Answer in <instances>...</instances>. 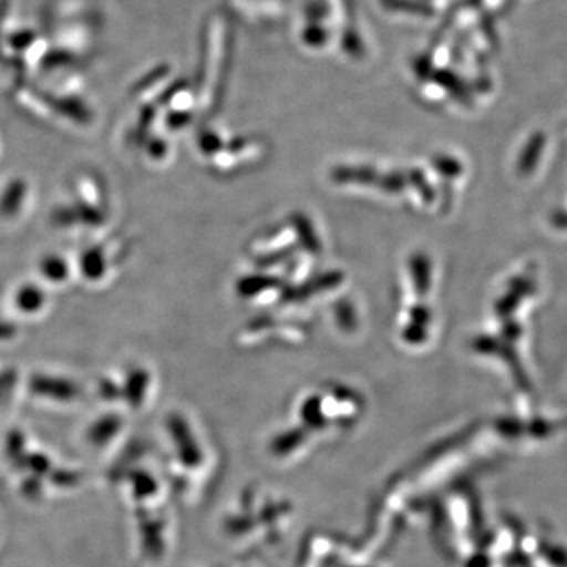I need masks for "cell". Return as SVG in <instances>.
<instances>
[{"label": "cell", "instance_id": "7a4b0ae2", "mask_svg": "<svg viewBox=\"0 0 567 567\" xmlns=\"http://www.w3.org/2000/svg\"><path fill=\"white\" fill-rule=\"evenodd\" d=\"M112 427H115V425H112L110 421H99L95 425H93L92 432H91V440L93 443H99V445H102L104 443V440L107 439V435L114 434V431H112Z\"/></svg>", "mask_w": 567, "mask_h": 567}, {"label": "cell", "instance_id": "6da1fadb", "mask_svg": "<svg viewBox=\"0 0 567 567\" xmlns=\"http://www.w3.org/2000/svg\"><path fill=\"white\" fill-rule=\"evenodd\" d=\"M18 301H20V306L24 311H35L43 303V298H41L40 290L28 287V289H22Z\"/></svg>", "mask_w": 567, "mask_h": 567}, {"label": "cell", "instance_id": "3957f363", "mask_svg": "<svg viewBox=\"0 0 567 567\" xmlns=\"http://www.w3.org/2000/svg\"><path fill=\"white\" fill-rule=\"evenodd\" d=\"M44 271L50 276V279H62V276H65V264L58 259H50L44 264Z\"/></svg>", "mask_w": 567, "mask_h": 567}]
</instances>
